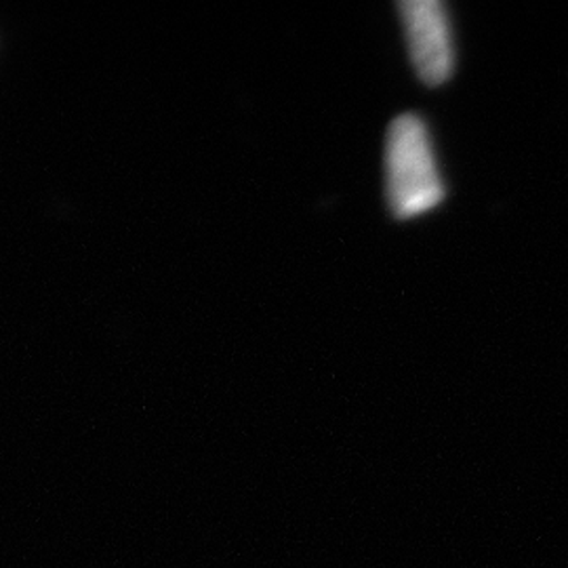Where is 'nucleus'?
<instances>
[{
	"instance_id": "nucleus-1",
	"label": "nucleus",
	"mask_w": 568,
	"mask_h": 568,
	"mask_svg": "<svg viewBox=\"0 0 568 568\" xmlns=\"http://www.w3.org/2000/svg\"><path fill=\"white\" fill-rule=\"evenodd\" d=\"M386 196L396 220H415L445 201V182L427 122L400 114L387 126Z\"/></svg>"
},
{
	"instance_id": "nucleus-2",
	"label": "nucleus",
	"mask_w": 568,
	"mask_h": 568,
	"mask_svg": "<svg viewBox=\"0 0 568 568\" xmlns=\"http://www.w3.org/2000/svg\"><path fill=\"white\" fill-rule=\"evenodd\" d=\"M398 13L408 58L427 87H440L455 72V39L447 4L440 0H403Z\"/></svg>"
}]
</instances>
